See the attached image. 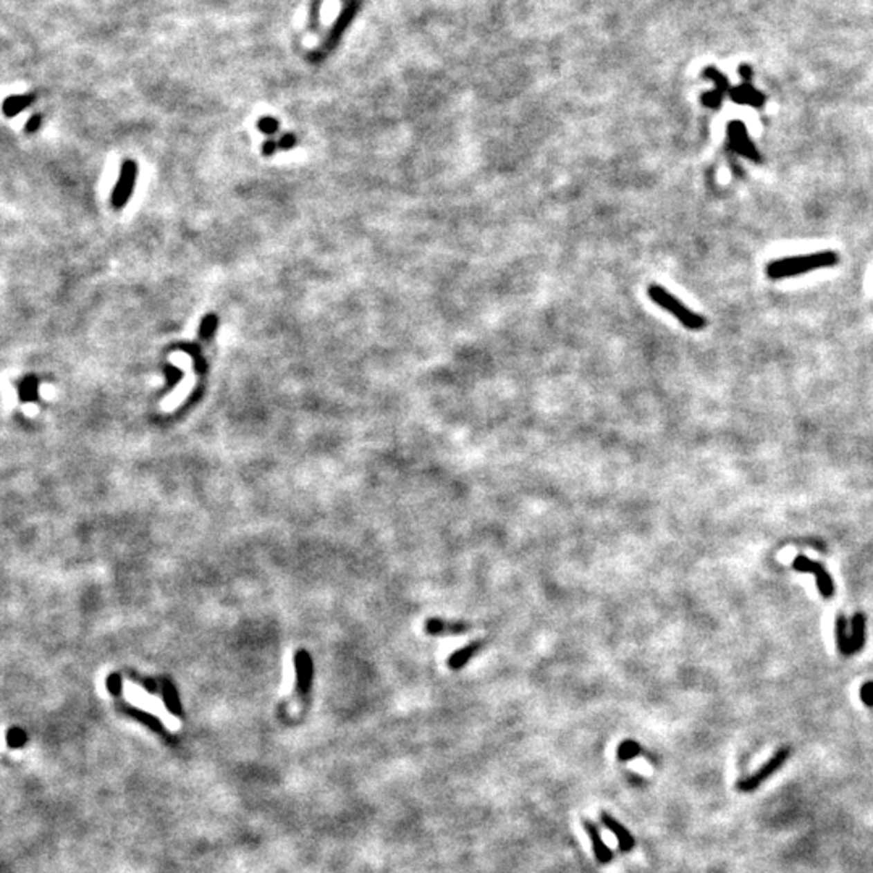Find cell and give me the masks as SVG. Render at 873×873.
I'll return each mask as SVG.
<instances>
[{"label":"cell","mask_w":873,"mask_h":873,"mask_svg":"<svg viewBox=\"0 0 873 873\" xmlns=\"http://www.w3.org/2000/svg\"><path fill=\"white\" fill-rule=\"evenodd\" d=\"M838 261H839V257L836 252L820 251V252L807 254V256H796V257H786V259H780V261H773L769 266V268H766V273H769L771 278L794 277V275H800V273L818 270V268L833 267V266H836Z\"/></svg>","instance_id":"obj_1"},{"label":"cell","mask_w":873,"mask_h":873,"mask_svg":"<svg viewBox=\"0 0 873 873\" xmlns=\"http://www.w3.org/2000/svg\"><path fill=\"white\" fill-rule=\"evenodd\" d=\"M649 296L655 304H659L660 308H663L666 313L673 314L674 318L684 325V327H688L690 330H702L705 327V319L702 318V315L695 314L694 311L686 308V306L681 303L676 296L671 295L670 291L665 290L663 286L652 285L649 288Z\"/></svg>","instance_id":"obj_2"},{"label":"cell","mask_w":873,"mask_h":873,"mask_svg":"<svg viewBox=\"0 0 873 873\" xmlns=\"http://www.w3.org/2000/svg\"><path fill=\"white\" fill-rule=\"evenodd\" d=\"M788 757H789L788 747L780 749L769 762H766L765 765H762L754 775L747 776V778L739 781V783H737V789H739L741 793H752V791H755L759 786L764 784L771 775H775L776 771L784 765V762L788 760Z\"/></svg>","instance_id":"obj_3"},{"label":"cell","mask_w":873,"mask_h":873,"mask_svg":"<svg viewBox=\"0 0 873 873\" xmlns=\"http://www.w3.org/2000/svg\"><path fill=\"white\" fill-rule=\"evenodd\" d=\"M123 690H125V695H127V699L129 700V702H133L134 705H136V707H141L146 710V712L157 715V717H160V719H164L167 724H175V722L170 717V713L165 712L164 704H162L157 697H152V695L147 694L146 690L139 689L136 684L128 683V681L123 684Z\"/></svg>","instance_id":"obj_4"},{"label":"cell","mask_w":873,"mask_h":873,"mask_svg":"<svg viewBox=\"0 0 873 873\" xmlns=\"http://www.w3.org/2000/svg\"><path fill=\"white\" fill-rule=\"evenodd\" d=\"M136 175H138L136 164H134L133 160H125L122 172H120V178L117 181V185H115V190L112 194V204L115 209H122L123 205L128 203L129 196L133 194Z\"/></svg>","instance_id":"obj_5"},{"label":"cell","mask_w":873,"mask_h":873,"mask_svg":"<svg viewBox=\"0 0 873 873\" xmlns=\"http://www.w3.org/2000/svg\"><path fill=\"white\" fill-rule=\"evenodd\" d=\"M728 134H730V143L737 154L747 157V159L760 162L762 157L759 154V151L755 149L754 143L751 141L749 134H747V129L744 125L741 122H731L730 127H728Z\"/></svg>","instance_id":"obj_6"},{"label":"cell","mask_w":873,"mask_h":873,"mask_svg":"<svg viewBox=\"0 0 873 873\" xmlns=\"http://www.w3.org/2000/svg\"><path fill=\"white\" fill-rule=\"evenodd\" d=\"M793 568L796 571H802V573H814L815 579H817V586L822 592L823 597H831L833 596V580L829 578L828 571L823 568L820 563H815V561L809 560L807 556H798L793 561Z\"/></svg>","instance_id":"obj_7"},{"label":"cell","mask_w":873,"mask_h":873,"mask_svg":"<svg viewBox=\"0 0 873 873\" xmlns=\"http://www.w3.org/2000/svg\"><path fill=\"white\" fill-rule=\"evenodd\" d=\"M469 631H472V625L466 621H450L442 620V618H429L424 623V632L432 637L459 636L466 634Z\"/></svg>","instance_id":"obj_8"},{"label":"cell","mask_w":873,"mask_h":873,"mask_svg":"<svg viewBox=\"0 0 873 873\" xmlns=\"http://www.w3.org/2000/svg\"><path fill=\"white\" fill-rule=\"evenodd\" d=\"M487 645H488L487 639H476V641L469 642V644H466L464 647H461V649H458L457 652H454V654L450 655V659L447 660L448 668L452 671H461L464 666H466L471 660L476 659V656L481 654Z\"/></svg>","instance_id":"obj_9"},{"label":"cell","mask_w":873,"mask_h":873,"mask_svg":"<svg viewBox=\"0 0 873 873\" xmlns=\"http://www.w3.org/2000/svg\"><path fill=\"white\" fill-rule=\"evenodd\" d=\"M582 825H584V828H586L589 839H591L594 854H596L597 861L603 863V865L610 863L613 861V852H612V849L607 846L605 841H603L600 829H598L596 822H592V820H589V818H584Z\"/></svg>","instance_id":"obj_10"},{"label":"cell","mask_w":873,"mask_h":873,"mask_svg":"<svg viewBox=\"0 0 873 873\" xmlns=\"http://www.w3.org/2000/svg\"><path fill=\"white\" fill-rule=\"evenodd\" d=\"M600 820H602V823L605 825V827L610 829L613 834H615V838H616V841H618V846H620L621 852H631L632 849H634L636 839L630 833V829L625 827V825H621V822H618L616 818H613L612 815L607 814V812L600 814Z\"/></svg>","instance_id":"obj_11"},{"label":"cell","mask_w":873,"mask_h":873,"mask_svg":"<svg viewBox=\"0 0 873 873\" xmlns=\"http://www.w3.org/2000/svg\"><path fill=\"white\" fill-rule=\"evenodd\" d=\"M851 641H852L854 652L861 650L863 642H865V620H863V616L861 615V613H857V615L852 618Z\"/></svg>","instance_id":"obj_12"},{"label":"cell","mask_w":873,"mask_h":873,"mask_svg":"<svg viewBox=\"0 0 873 873\" xmlns=\"http://www.w3.org/2000/svg\"><path fill=\"white\" fill-rule=\"evenodd\" d=\"M641 752H642V747L639 742L634 739H626L620 742V746H618L616 757L620 762H630L632 759H636V757H639Z\"/></svg>","instance_id":"obj_13"},{"label":"cell","mask_w":873,"mask_h":873,"mask_svg":"<svg viewBox=\"0 0 873 873\" xmlns=\"http://www.w3.org/2000/svg\"><path fill=\"white\" fill-rule=\"evenodd\" d=\"M836 637H838L839 649H841L844 655L854 654L851 636H847V632H846V620H844V616H838V620H836Z\"/></svg>","instance_id":"obj_14"},{"label":"cell","mask_w":873,"mask_h":873,"mask_svg":"<svg viewBox=\"0 0 873 873\" xmlns=\"http://www.w3.org/2000/svg\"><path fill=\"white\" fill-rule=\"evenodd\" d=\"M215 329H217V318H215L214 314L205 315V318L203 319V322H201L199 337L203 340H209L214 335Z\"/></svg>","instance_id":"obj_15"},{"label":"cell","mask_w":873,"mask_h":873,"mask_svg":"<svg viewBox=\"0 0 873 873\" xmlns=\"http://www.w3.org/2000/svg\"><path fill=\"white\" fill-rule=\"evenodd\" d=\"M861 700L867 707H873V683H867L862 686Z\"/></svg>","instance_id":"obj_16"},{"label":"cell","mask_w":873,"mask_h":873,"mask_svg":"<svg viewBox=\"0 0 873 873\" xmlns=\"http://www.w3.org/2000/svg\"><path fill=\"white\" fill-rule=\"evenodd\" d=\"M259 128H261V131L270 134V133H273L277 129V122H275V120H270V118H264V120H261V122H259Z\"/></svg>","instance_id":"obj_17"},{"label":"cell","mask_w":873,"mask_h":873,"mask_svg":"<svg viewBox=\"0 0 873 873\" xmlns=\"http://www.w3.org/2000/svg\"><path fill=\"white\" fill-rule=\"evenodd\" d=\"M280 146L285 147V149H290V147L295 146V138L291 136V134H288V136H285L280 141Z\"/></svg>","instance_id":"obj_18"},{"label":"cell","mask_w":873,"mask_h":873,"mask_svg":"<svg viewBox=\"0 0 873 873\" xmlns=\"http://www.w3.org/2000/svg\"><path fill=\"white\" fill-rule=\"evenodd\" d=\"M273 152H275V144L270 143V141L264 144V154L270 156V154H273Z\"/></svg>","instance_id":"obj_19"},{"label":"cell","mask_w":873,"mask_h":873,"mask_svg":"<svg viewBox=\"0 0 873 873\" xmlns=\"http://www.w3.org/2000/svg\"><path fill=\"white\" fill-rule=\"evenodd\" d=\"M37 127H39V118L35 117V118H31V122H30V125H28V127H26V129H28V131H30V133H33V131H36V128H37Z\"/></svg>","instance_id":"obj_20"}]
</instances>
